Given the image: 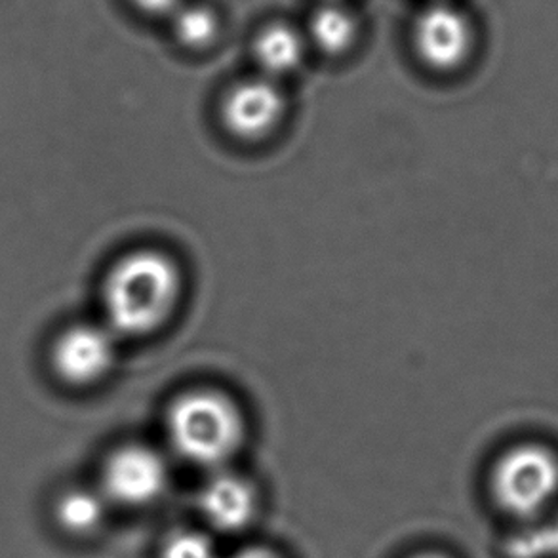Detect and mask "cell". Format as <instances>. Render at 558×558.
Wrapping results in <instances>:
<instances>
[{
	"label": "cell",
	"instance_id": "6da1fadb",
	"mask_svg": "<svg viewBox=\"0 0 558 558\" xmlns=\"http://www.w3.org/2000/svg\"><path fill=\"white\" fill-rule=\"evenodd\" d=\"M183 279L172 257L157 250H134L119 257L101 282V320L119 338H145L172 318Z\"/></svg>",
	"mask_w": 558,
	"mask_h": 558
},
{
	"label": "cell",
	"instance_id": "7a4b0ae2",
	"mask_svg": "<svg viewBox=\"0 0 558 558\" xmlns=\"http://www.w3.org/2000/svg\"><path fill=\"white\" fill-rule=\"evenodd\" d=\"M168 442L185 463L218 471L241 452L246 422L231 397L216 389L180 395L167 415Z\"/></svg>",
	"mask_w": 558,
	"mask_h": 558
},
{
	"label": "cell",
	"instance_id": "3957f363",
	"mask_svg": "<svg viewBox=\"0 0 558 558\" xmlns=\"http://www.w3.org/2000/svg\"><path fill=\"white\" fill-rule=\"evenodd\" d=\"M492 498L519 519L542 513L558 496V456L537 442H522L499 456L490 475Z\"/></svg>",
	"mask_w": 558,
	"mask_h": 558
},
{
	"label": "cell",
	"instance_id": "277c9868",
	"mask_svg": "<svg viewBox=\"0 0 558 558\" xmlns=\"http://www.w3.org/2000/svg\"><path fill=\"white\" fill-rule=\"evenodd\" d=\"M121 338L104 320L63 326L48 348V368L69 389H92L111 376Z\"/></svg>",
	"mask_w": 558,
	"mask_h": 558
},
{
	"label": "cell",
	"instance_id": "5b68a950",
	"mask_svg": "<svg viewBox=\"0 0 558 558\" xmlns=\"http://www.w3.org/2000/svg\"><path fill=\"white\" fill-rule=\"evenodd\" d=\"M170 468L162 453L140 442L114 448L101 465V494L129 509L157 504L168 490Z\"/></svg>",
	"mask_w": 558,
	"mask_h": 558
},
{
	"label": "cell",
	"instance_id": "8992f818",
	"mask_svg": "<svg viewBox=\"0 0 558 558\" xmlns=\"http://www.w3.org/2000/svg\"><path fill=\"white\" fill-rule=\"evenodd\" d=\"M287 111V99L279 84L256 76L236 84L223 99L221 117L226 129L244 142H257L279 126Z\"/></svg>",
	"mask_w": 558,
	"mask_h": 558
},
{
	"label": "cell",
	"instance_id": "52a82bcc",
	"mask_svg": "<svg viewBox=\"0 0 558 558\" xmlns=\"http://www.w3.org/2000/svg\"><path fill=\"white\" fill-rule=\"evenodd\" d=\"M414 46L425 65L435 71H452L468 60L473 31L458 8L438 2L417 15Z\"/></svg>",
	"mask_w": 558,
	"mask_h": 558
},
{
	"label": "cell",
	"instance_id": "ba28073f",
	"mask_svg": "<svg viewBox=\"0 0 558 558\" xmlns=\"http://www.w3.org/2000/svg\"><path fill=\"white\" fill-rule=\"evenodd\" d=\"M196 507L204 522L219 534H239L252 526L259 511L256 486L229 469L211 471L204 481Z\"/></svg>",
	"mask_w": 558,
	"mask_h": 558
},
{
	"label": "cell",
	"instance_id": "9c48e42d",
	"mask_svg": "<svg viewBox=\"0 0 558 558\" xmlns=\"http://www.w3.org/2000/svg\"><path fill=\"white\" fill-rule=\"evenodd\" d=\"M254 56L264 76L277 81L302 65L305 38L287 23H272L257 35Z\"/></svg>",
	"mask_w": 558,
	"mask_h": 558
},
{
	"label": "cell",
	"instance_id": "30bf717a",
	"mask_svg": "<svg viewBox=\"0 0 558 558\" xmlns=\"http://www.w3.org/2000/svg\"><path fill=\"white\" fill-rule=\"evenodd\" d=\"M106 496L90 488H71L56 501V521L65 534L73 537L94 536L106 522Z\"/></svg>",
	"mask_w": 558,
	"mask_h": 558
},
{
	"label": "cell",
	"instance_id": "8fae6325",
	"mask_svg": "<svg viewBox=\"0 0 558 558\" xmlns=\"http://www.w3.org/2000/svg\"><path fill=\"white\" fill-rule=\"evenodd\" d=\"M356 17L340 0H326L310 20V40L328 56H340L355 45Z\"/></svg>",
	"mask_w": 558,
	"mask_h": 558
},
{
	"label": "cell",
	"instance_id": "7c38bea8",
	"mask_svg": "<svg viewBox=\"0 0 558 558\" xmlns=\"http://www.w3.org/2000/svg\"><path fill=\"white\" fill-rule=\"evenodd\" d=\"M174 33L178 40L187 48H206L219 33V17L210 7L204 4H185L172 14Z\"/></svg>",
	"mask_w": 558,
	"mask_h": 558
},
{
	"label": "cell",
	"instance_id": "4fadbf2b",
	"mask_svg": "<svg viewBox=\"0 0 558 558\" xmlns=\"http://www.w3.org/2000/svg\"><path fill=\"white\" fill-rule=\"evenodd\" d=\"M159 558H218V549L203 530L180 529L165 537Z\"/></svg>",
	"mask_w": 558,
	"mask_h": 558
},
{
	"label": "cell",
	"instance_id": "5bb4252c",
	"mask_svg": "<svg viewBox=\"0 0 558 558\" xmlns=\"http://www.w3.org/2000/svg\"><path fill=\"white\" fill-rule=\"evenodd\" d=\"M507 553L511 558H558V519L514 537Z\"/></svg>",
	"mask_w": 558,
	"mask_h": 558
},
{
	"label": "cell",
	"instance_id": "9a60e30c",
	"mask_svg": "<svg viewBox=\"0 0 558 558\" xmlns=\"http://www.w3.org/2000/svg\"><path fill=\"white\" fill-rule=\"evenodd\" d=\"M132 4L149 15H172L183 0H132Z\"/></svg>",
	"mask_w": 558,
	"mask_h": 558
},
{
	"label": "cell",
	"instance_id": "2e32d148",
	"mask_svg": "<svg viewBox=\"0 0 558 558\" xmlns=\"http://www.w3.org/2000/svg\"><path fill=\"white\" fill-rule=\"evenodd\" d=\"M229 558H284L279 551H275L271 547H265V545H248V547H242L239 551L231 555Z\"/></svg>",
	"mask_w": 558,
	"mask_h": 558
},
{
	"label": "cell",
	"instance_id": "e0dca14e",
	"mask_svg": "<svg viewBox=\"0 0 558 558\" xmlns=\"http://www.w3.org/2000/svg\"><path fill=\"white\" fill-rule=\"evenodd\" d=\"M408 558H450V557H446V555H442V553L425 551V553H417V555H414V557H408Z\"/></svg>",
	"mask_w": 558,
	"mask_h": 558
}]
</instances>
